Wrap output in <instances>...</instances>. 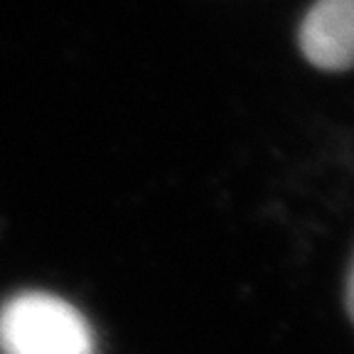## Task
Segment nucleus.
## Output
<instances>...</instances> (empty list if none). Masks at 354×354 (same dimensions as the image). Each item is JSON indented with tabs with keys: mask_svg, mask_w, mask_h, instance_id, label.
<instances>
[{
	"mask_svg": "<svg viewBox=\"0 0 354 354\" xmlns=\"http://www.w3.org/2000/svg\"><path fill=\"white\" fill-rule=\"evenodd\" d=\"M347 308L354 320V263H352V271H349V281H347Z\"/></svg>",
	"mask_w": 354,
	"mask_h": 354,
	"instance_id": "obj_3",
	"label": "nucleus"
},
{
	"mask_svg": "<svg viewBox=\"0 0 354 354\" xmlns=\"http://www.w3.org/2000/svg\"><path fill=\"white\" fill-rule=\"evenodd\" d=\"M300 50L327 72L352 69L354 0H317L300 25Z\"/></svg>",
	"mask_w": 354,
	"mask_h": 354,
	"instance_id": "obj_2",
	"label": "nucleus"
},
{
	"mask_svg": "<svg viewBox=\"0 0 354 354\" xmlns=\"http://www.w3.org/2000/svg\"><path fill=\"white\" fill-rule=\"evenodd\" d=\"M0 347L6 354H96V339L66 300L20 293L0 308Z\"/></svg>",
	"mask_w": 354,
	"mask_h": 354,
	"instance_id": "obj_1",
	"label": "nucleus"
}]
</instances>
